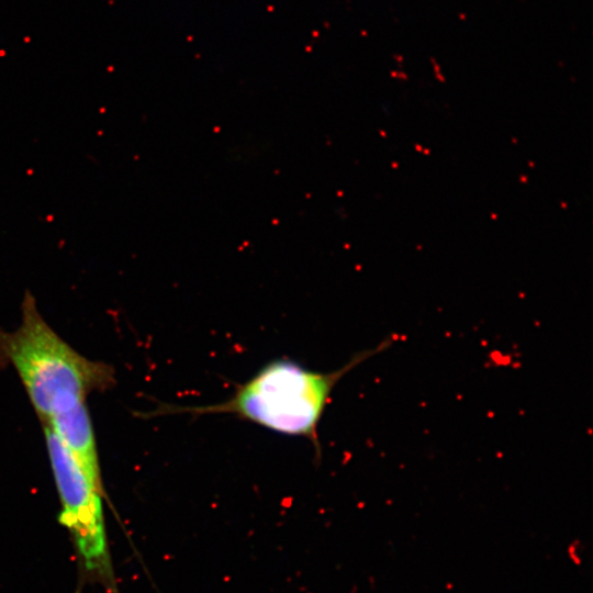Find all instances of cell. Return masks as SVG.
I'll return each mask as SVG.
<instances>
[{
  "instance_id": "4",
  "label": "cell",
  "mask_w": 593,
  "mask_h": 593,
  "mask_svg": "<svg viewBox=\"0 0 593 593\" xmlns=\"http://www.w3.org/2000/svg\"><path fill=\"white\" fill-rule=\"evenodd\" d=\"M42 426L59 439L91 479L103 484L94 428L86 401L57 411Z\"/></svg>"
},
{
  "instance_id": "2",
  "label": "cell",
  "mask_w": 593,
  "mask_h": 593,
  "mask_svg": "<svg viewBox=\"0 0 593 593\" xmlns=\"http://www.w3.org/2000/svg\"><path fill=\"white\" fill-rule=\"evenodd\" d=\"M0 366L13 368L42 425L57 411L115 383L113 367L87 358L59 336L30 291L22 299L19 326L0 328Z\"/></svg>"
},
{
  "instance_id": "1",
  "label": "cell",
  "mask_w": 593,
  "mask_h": 593,
  "mask_svg": "<svg viewBox=\"0 0 593 593\" xmlns=\"http://www.w3.org/2000/svg\"><path fill=\"white\" fill-rule=\"evenodd\" d=\"M391 344L392 339L387 338L328 372L314 371L286 358L275 359L222 402L197 406L163 404L153 415H232L278 434L305 438L320 456L318 426L334 388L348 372Z\"/></svg>"
},
{
  "instance_id": "3",
  "label": "cell",
  "mask_w": 593,
  "mask_h": 593,
  "mask_svg": "<svg viewBox=\"0 0 593 593\" xmlns=\"http://www.w3.org/2000/svg\"><path fill=\"white\" fill-rule=\"evenodd\" d=\"M43 429L60 504L58 522L69 533L86 574L115 592L105 529L103 484L87 474L48 428Z\"/></svg>"
}]
</instances>
